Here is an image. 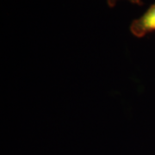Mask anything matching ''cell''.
<instances>
[{"label": "cell", "instance_id": "obj_1", "mask_svg": "<svg viewBox=\"0 0 155 155\" xmlns=\"http://www.w3.org/2000/svg\"><path fill=\"white\" fill-rule=\"evenodd\" d=\"M155 31V2L130 25V32L138 38Z\"/></svg>", "mask_w": 155, "mask_h": 155}, {"label": "cell", "instance_id": "obj_2", "mask_svg": "<svg viewBox=\"0 0 155 155\" xmlns=\"http://www.w3.org/2000/svg\"><path fill=\"white\" fill-rule=\"evenodd\" d=\"M119 0H107V3L110 7H114L116 5V3L118 2ZM128 2L132 3V4H135V5H143V2L142 0H127Z\"/></svg>", "mask_w": 155, "mask_h": 155}]
</instances>
